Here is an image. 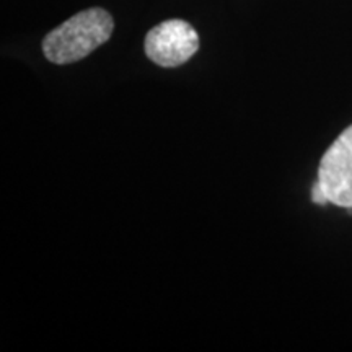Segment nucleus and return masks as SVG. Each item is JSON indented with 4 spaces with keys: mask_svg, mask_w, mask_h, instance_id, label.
<instances>
[{
    "mask_svg": "<svg viewBox=\"0 0 352 352\" xmlns=\"http://www.w3.org/2000/svg\"><path fill=\"white\" fill-rule=\"evenodd\" d=\"M316 182L328 202L352 209V124L341 132L321 157Z\"/></svg>",
    "mask_w": 352,
    "mask_h": 352,
    "instance_id": "7ed1b4c3",
    "label": "nucleus"
},
{
    "mask_svg": "<svg viewBox=\"0 0 352 352\" xmlns=\"http://www.w3.org/2000/svg\"><path fill=\"white\" fill-rule=\"evenodd\" d=\"M311 201H314L315 204H318V206H324V204H328L327 196H324L323 189H321V186H320V183H318V182H315L314 188H311Z\"/></svg>",
    "mask_w": 352,
    "mask_h": 352,
    "instance_id": "20e7f679",
    "label": "nucleus"
},
{
    "mask_svg": "<svg viewBox=\"0 0 352 352\" xmlns=\"http://www.w3.org/2000/svg\"><path fill=\"white\" fill-rule=\"evenodd\" d=\"M113 16L100 7L70 16L43 39V52L52 64H74L85 59L111 38Z\"/></svg>",
    "mask_w": 352,
    "mask_h": 352,
    "instance_id": "f257e3e1",
    "label": "nucleus"
},
{
    "mask_svg": "<svg viewBox=\"0 0 352 352\" xmlns=\"http://www.w3.org/2000/svg\"><path fill=\"white\" fill-rule=\"evenodd\" d=\"M145 54L160 67H179L199 50L196 30L184 20H166L153 26L145 36Z\"/></svg>",
    "mask_w": 352,
    "mask_h": 352,
    "instance_id": "f03ea898",
    "label": "nucleus"
}]
</instances>
